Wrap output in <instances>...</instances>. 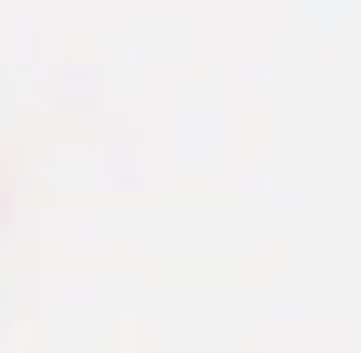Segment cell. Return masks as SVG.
I'll return each instance as SVG.
<instances>
[]
</instances>
